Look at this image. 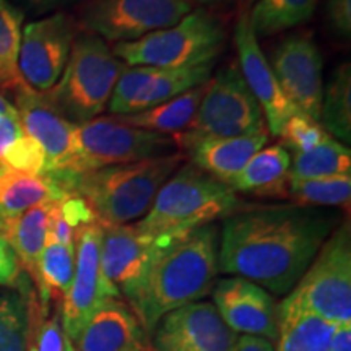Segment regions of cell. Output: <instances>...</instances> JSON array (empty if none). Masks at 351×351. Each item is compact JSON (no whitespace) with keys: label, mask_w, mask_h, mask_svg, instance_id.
<instances>
[{"label":"cell","mask_w":351,"mask_h":351,"mask_svg":"<svg viewBox=\"0 0 351 351\" xmlns=\"http://www.w3.org/2000/svg\"><path fill=\"white\" fill-rule=\"evenodd\" d=\"M337 226V215L306 205L238 208L225 218L218 270L288 295Z\"/></svg>","instance_id":"obj_1"},{"label":"cell","mask_w":351,"mask_h":351,"mask_svg":"<svg viewBox=\"0 0 351 351\" xmlns=\"http://www.w3.org/2000/svg\"><path fill=\"white\" fill-rule=\"evenodd\" d=\"M219 231L215 225L161 243L130 307L145 332L166 314L207 296L218 274Z\"/></svg>","instance_id":"obj_2"},{"label":"cell","mask_w":351,"mask_h":351,"mask_svg":"<svg viewBox=\"0 0 351 351\" xmlns=\"http://www.w3.org/2000/svg\"><path fill=\"white\" fill-rule=\"evenodd\" d=\"M181 152L138 163L72 174H46L65 194L82 197L101 225H127L143 218L161 186L184 163Z\"/></svg>","instance_id":"obj_3"},{"label":"cell","mask_w":351,"mask_h":351,"mask_svg":"<svg viewBox=\"0 0 351 351\" xmlns=\"http://www.w3.org/2000/svg\"><path fill=\"white\" fill-rule=\"evenodd\" d=\"M241 208L236 192L194 165L181 166L161 186L150 210L135 225L155 239H176L213 225Z\"/></svg>","instance_id":"obj_4"},{"label":"cell","mask_w":351,"mask_h":351,"mask_svg":"<svg viewBox=\"0 0 351 351\" xmlns=\"http://www.w3.org/2000/svg\"><path fill=\"white\" fill-rule=\"evenodd\" d=\"M127 67L106 41L80 32L59 82L43 96L64 119L83 124L108 108L114 86Z\"/></svg>","instance_id":"obj_5"},{"label":"cell","mask_w":351,"mask_h":351,"mask_svg":"<svg viewBox=\"0 0 351 351\" xmlns=\"http://www.w3.org/2000/svg\"><path fill=\"white\" fill-rule=\"evenodd\" d=\"M226 41V29L215 13L197 8L169 28L158 29L130 43L114 44L122 62L160 69H182L215 62Z\"/></svg>","instance_id":"obj_6"},{"label":"cell","mask_w":351,"mask_h":351,"mask_svg":"<svg viewBox=\"0 0 351 351\" xmlns=\"http://www.w3.org/2000/svg\"><path fill=\"white\" fill-rule=\"evenodd\" d=\"M288 298L332 326L351 324V234L345 221L332 231Z\"/></svg>","instance_id":"obj_7"},{"label":"cell","mask_w":351,"mask_h":351,"mask_svg":"<svg viewBox=\"0 0 351 351\" xmlns=\"http://www.w3.org/2000/svg\"><path fill=\"white\" fill-rule=\"evenodd\" d=\"M187 0H86L75 16L80 32L106 43H130L181 21Z\"/></svg>","instance_id":"obj_8"},{"label":"cell","mask_w":351,"mask_h":351,"mask_svg":"<svg viewBox=\"0 0 351 351\" xmlns=\"http://www.w3.org/2000/svg\"><path fill=\"white\" fill-rule=\"evenodd\" d=\"M75 138L88 171L138 163L178 150L174 135L138 129L116 116H98L75 125Z\"/></svg>","instance_id":"obj_9"},{"label":"cell","mask_w":351,"mask_h":351,"mask_svg":"<svg viewBox=\"0 0 351 351\" xmlns=\"http://www.w3.org/2000/svg\"><path fill=\"white\" fill-rule=\"evenodd\" d=\"M187 130L213 137H247L267 130L261 104L234 64L226 65L207 82Z\"/></svg>","instance_id":"obj_10"},{"label":"cell","mask_w":351,"mask_h":351,"mask_svg":"<svg viewBox=\"0 0 351 351\" xmlns=\"http://www.w3.org/2000/svg\"><path fill=\"white\" fill-rule=\"evenodd\" d=\"M78 33L75 16L65 12H56L25 25L19 69L21 80L29 90L43 95L59 82Z\"/></svg>","instance_id":"obj_11"},{"label":"cell","mask_w":351,"mask_h":351,"mask_svg":"<svg viewBox=\"0 0 351 351\" xmlns=\"http://www.w3.org/2000/svg\"><path fill=\"white\" fill-rule=\"evenodd\" d=\"M101 223L75 232V274L60 309L65 337L73 343L101 302L106 298H121L101 270Z\"/></svg>","instance_id":"obj_12"},{"label":"cell","mask_w":351,"mask_h":351,"mask_svg":"<svg viewBox=\"0 0 351 351\" xmlns=\"http://www.w3.org/2000/svg\"><path fill=\"white\" fill-rule=\"evenodd\" d=\"M212 70L213 62L182 69L127 67L114 86L108 109L112 116H129L160 106L191 88L207 83Z\"/></svg>","instance_id":"obj_13"},{"label":"cell","mask_w":351,"mask_h":351,"mask_svg":"<svg viewBox=\"0 0 351 351\" xmlns=\"http://www.w3.org/2000/svg\"><path fill=\"white\" fill-rule=\"evenodd\" d=\"M21 127L46 156V174H72L88 171L78 150L75 124L64 119L43 95L20 88L13 93Z\"/></svg>","instance_id":"obj_14"},{"label":"cell","mask_w":351,"mask_h":351,"mask_svg":"<svg viewBox=\"0 0 351 351\" xmlns=\"http://www.w3.org/2000/svg\"><path fill=\"white\" fill-rule=\"evenodd\" d=\"M152 332L153 351H234L239 339L207 301L171 311Z\"/></svg>","instance_id":"obj_15"},{"label":"cell","mask_w":351,"mask_h":351,"mask_svg":"<svg viewBox=\"0 0 351 351\" xmlns=\"http://www.w3.org/2000/svg\"><path fill=\"white\" fill-rule=\"evenodd\" d=\"M270 67L296 111L319 122L324 95L322 56L314 39L306 34L285 38L271 54Z\"/></svg>","instance_id":"obj_16"},{"label":"cell","mask_w":351,"mask_h":351,"mask_svg":"<svg viewBox=\"0 0 351 351\" xmlns=\"http://www.w3.org/2000/svg\"><path fill=\"white\" fill-rule=\"evenodd\" d=\"M101 226V270L104 278L132 307L137 300L145 271L163 239L152 238L138 230L135 223Z\"/></svg>","instance_id":"obj_17"},{"label":"cell","mask_w":351,"mask_h":351,"mask_svg":"<svg viewBox=\"0 0 351 351\" xmlns=\"http://www.w3.org/2000/svg\"><path fill=\"white\" fill-rule=\"evenodd\" d=\"M213 306L238 335L261 337L275 343L280 330V304L267 289L241 276L223 278L213 288Z\"/></svg>","instance_id":"obj_18"},{"label":"cell","mask_w":351,"mask_h":351,"mask_svg":"<svg viewBox=\"0 0 351 351\" xmlns=\"http://www.w3.org/2000/svg\"><path fill=\"white\" fill-rule=\"evenodd\" d=\"M234 46L238 51L241 75L252 91L254 98L261 104L267 130L278 137L285 122L298 111L283 95L270 62L263 56L261 44L252 29L249 10L241 12L236 21Z\"/></svg>","instance_id":"obj_19"},{"label":"cell","mask_w":351,"mask_h":351,"mask_svg":"<svg viewBox=\"0 0 351 351\" xmlns=\"http://www.w3.org/2000/svg\"><path fill=\"white\" fill-rule=\"evenodd\" d=\"M178 150L191 165L230 186L247 161L261 152L269 140V130L247 137H213L184 130L174 135Z\"/></svg>","instance_id":"obj_20"},{"label":"cell","mask_w":351,"mask_h":351,"mask_svg":"<svg viewBox=\"0 0 351 351\" xmlns=\"http://www.w3.org/2000/svg\"><path fill=\"white\" fill-rule=\"evenodd\" d=\"M137 315L119 298H106L75 343L80 351H148Z\"/></svg>","instance_id":"obj_21"},{"label":"cell","mask_w":351,"mask_h":351,"mask_svg":"<svg viewBox=\"0 0 351 351\" xmlns=\"http://www.w3.org/2000/svg\"><path fill=\"white\" fill-rule=\"evenodd\" d=\"M291 155L282 145L257 152L230 182L234 192L261 197H287Z\"/></svg>","instance_id":"obj_22"},{"label":"cell","mask_w":351,"mask_h":351,"mask_svg":"<svg viewBox=\"0 0 351 351\" xmlns=\"http://www.w3.org/2000/svg\"><path fill=\"white\" fill-rule=\"evenodd\" d=\"M333 328L335 326L287 296L280 304V330L275 351H328Z\"/></svg>","instance_id":"obj_23"},{"label":"cell","mask_w":351,"mask_h":351,"mask_svg":"<svg viewBox=\"0 0 351 351\" xmlns=\"http://www.w3.org/2000/svg\"><path fill=\"white\" fill-rule=\"evenodd\" d=\"M67 195L46 174H26L0 168V215L15 217L36 207L57 202Z\"/></svg>","instance_id":"obj_24"},{"label":"cell","mask_w":351,"mask_h":351,"mask_svg":"<svg viewBox=\"0 0 351 351\" xmlns=\"http://www.w3.org/2000/svg\"><path fill=\"white\" fill-rule=\"evenodd\" d=\"M205 85L191 88L186 93L176 96L166 103L147 111L129 114V116H116L125 124L138 127L143 130L158 132V134H181L189 129L194 121L197 109L200 106L202 96L205 93Z\"/></svg>","instance_id":"obj_25"},{"label":"cell","mask_w":351,"mask_h":351,"mask_svg":"<svg viewBox=\"0 0 351 351\" xmlns=\"http://www.w3.org/2000/svg\"><path fill=\"white\" fill-rule=\"evenodd\" d=\"M75 274V245L59 243L47 236L38 263L36 285L43 309H47L51 300L62 302Z\"/></svg>","instance_id":"obj_26"},{"label":"cell","mask_w":351,"mask_h":351,"mask_svg":"<svg viewBox=\"0 0 351 351\" xmlns=\"http://www.w3.org/2000/svg\"><path fill=\"white\" fill-rule=\"evenodd\" d=\"M319 0H256L249 12L258 38L274 36L313 19Z\"/></svg>","instance_id":"obj_27"},{"label":"cell","mask_w":351,"mask_h":351,"mask_svg":"<svg viewBox=\"0 0 351 351\" xmlns=\"http://www.w3.org/2000/svg\"><path fill=\"white\" fill-rule=\"evenodd\" d=\"M322 129L340 143L351 142V67L341 64L333 72L320 106Z\"/></svg>","instance_id":"obj_28"},{"label":"cell","mask_w":351,"mask_h":351,"mask_svg":"<svg viewBox=\"0 0 351 351\" xmlns=\"http://www.w3.org/2000/svg\"><path fill=\"white\" fill-rule=\"evenodd\" d=\"M25 15L8 0H0V91L16 93L26 86L19 69Z\"/></svg>","instance_id":"obj_29"},{"label":"cell","mask_w":351,"mask_h":351,"mask_svg":"<svg viewBox=\"0 0 351 351\" xmlns=\"http://www.w3.org/2000/svg\"><path fill=\"white\" fill-rule=\"evenodd\" d=\"M351 173L350 148L327 135L313 150L293 153L289 174L298 179L328 178Z\"/></svg>","instance_id":"obj_30"},{"label":"cell","mask_w":351,"mask_h":351,"mask_svg":"<svg viewBox=\"0 0 351 351\" xmlns=\"http://www.w3.org/2000/svg\"><path fill=\"white\" fill-rule=\"evenodd\" d=\"M28 295L0 287V351H28L32 330Z\"/></svg>","instance_id":"obj_31"},{"label":"cell","mask_w":351,"mask_h":351,"mask_svg":"<svg viewBox=\"0 0 351 351\" xmlns=\"http://www.w3.org/2000/svg\"><path fill=\"white\" fill-rule=\"evenodd\" d=\"M287 197L306 207H348L351 199V176L298 179L288 176Z\"/></svg>","instance_id":"obj_32"},{"label":"cell","mask_w":351,"mask_h":351,"mask_svg":"<svg viewBox=\"0 0 351 351\" xmlns=\"http://www.w3.org/2000/svg\"><path fill=\"white\" fill-rule=\"evenodd\" d=\"M327 135L328 134L317 121L311 119L306 114L295 112L285 122L278 137H282V147L287 148L288 152L304 153L317 147Z\"/></svg>","instance_id":"obj_33"},{"label":"cell","mask_w":351,"mask_h":351,"mask_svg":"<svg viewBox=\"0 0 351 351\" xmlns=\"http://www.w3.org/2000/svg\"><path fill=\"white\" fill-rule=\"evenodd\" d=\"M2 168L43 176L46 174V156H44L41 147L25 132L23 137L13 145L3 158Z\"/></svg>","instance_id":"obj_34"},{"label":"cell","mask_w":351,"mask_h":351,"mask_svg":"<svg viewBox=\"0 0 351 351\" xmlns=\"http://www.w3.org/2000/svg\"><path fill=\"white\" fill-rule=\"evenodd\" d=\"M57 210H59L60 217H62L67 225L72 228L73 231L80 230L83 226L93 225V223H99L93 210L86 204L82 197L67 194L64 199L56 202Z\"/></svg>","instance_id":"obj_35"},{"label":"cell","mask_w":351,"mask_h":351,"mask_svg":"<svg viewBox=\"0 0 351 351\" xmlns=\"http://www.w3.org/2000/svg\"><path fill=\"white\" fill-rule=\"evenodd\" d=\"M65 343H67V337H65L62 320H60V314H56L39 328L38 346L34 348L36 351H65Z\"/></svg>","instance_id":"obj_36"},{"label":"cell","mask_w":351,"mask_h":351,"mask_svg":"<svg viewBox=\"0 0 351 351\" xmlns=\"http://www.w3.org/2000/svg\"><path fill=\"white\" fill-rule=\"evenodd\" d=\"M21 278V267L15 252L0 234V287H15Z\"/></svg>","instance_id":"obj_37"},{"label":"cell","mask_w":351,"mask_h":351,"mask_svg":"<svg viewBox=\"0 0 351 351\" xmlns=\"http://www.w3.org/2000/svg\"><path fill=\"white\" fill-rule=\"evenodd\" d=\"M25 135L23 127L19 119V112L0 116V168L8 150Z\"/></svg>","instance_id":"obj_38"},{"label":"cell","mask_w":351,"mask_h":351,"mask_svg":"<svg viewBox=\"0 0 351 351\" xmlns=\"http://www.w3.org/2000/svg\"><path fill=\"white\" fill-rule=\"evenodd\" d=\"M327 16L340 36L351 34V0H327Z\"/></svg>","instance_id":"obj_39"},{"label":"cell","mask_w":351,"mask_h":351,"mask_svg":"<svg viewBox=\"0 0 351 351\" xmlns=\"http://www.w3.org/2000/svg\"><path fill=\"white\" fill-rule=\"evenodd\" d=\"M328 351H351V324H340L333 328Z\"/></svg>","instance_id":"obj_40"},{"label":"cell","mask_w":351,"mask_h":351,"mask_svg":"<svg viewBox=\"0 0 351 351\" xmlns=\"http://www.w3.org/2000/svg\"><path fill=\"white\" fill-rule=\"evenodd\" d=\"M234 351H275V343L261 337L239 335Z\"/></svg>","instance_id":"obj_41"},{"label":"cell","mask_w":351,"mask_h":351,"mask_svg":"<svg viewBox=\"0 0 351 351\" xmlns=\"http://www.w3.org/2000/svg\"><path fill=\"white\" fill-rule=\"evenodd\" d=\"M19 2L26 10H32L34 13H44L62 5H67V3L73 2V0H19Z\"/></svg>","instance_id":"obj_42"},{"label":"cell","mask_w":351,"mask_h":351,"mask_svg":"<svg viewBox=\"0 0 351 351\" xmlns=\"http://www.w3.org/2000/svg\"><path fill=\"white\" fill-rule=\"evenodd\" d=\"M7 114H16V109L5 96L0 93V116H7Z\"/></svg>","instance_id":"obj_43"},{"label":"cell","mask_w":351,"mask_h":351,"mask_svg":"<svg viewBox=\"0 0 351 351\" xmlns=\"http://www.w3.org/2000/svg\"><path fill=\"white\" fill-rule=\"evenodd\" d=\"M191 5H194V3H199V5H221V3H228L231 2V0H187Z\"/></svg>","instance_id":"obj_44"},{"label":"cell","mask_w":351,"mask_h":351,"mask_svg":"<svg viewBox=\"0 0 351 351\" xmlns=\"http://www.w3.org/2000/svg\"><path fill=\"white\" fill-rule=\"evenodd\" d=\"M241 2H243V10H247L249 7L254 5V2H256V0H241Z\"/></svg>","instance_id":"obj_45"},{"label":"cell","mask_w":351,"mask_h":351,"mask_svg":"<svg viewBox=\"0 0 351 351\" xmlns=\"http://www.w3.org/2000/svg\"><path fill=\"white\" fill-rule=\"evenodd\" d=\"M65 351H77L75 348H73L72 341H70L69 339H67V343H65Z\"/></svg>","instance_id":"obj_46"},{"label":"cell","mask_w":351,"mask_h":351,"mask_svg":"<svg viewBox=\"0 0 351 351\" xmlns=\"http://www.w3.org/2000/svg\"><path fill=\"white\" fill-rule=\"evenodd\" d=\"M28 351H36V348H34V346H32V348H28Z\"/></svg>","instance_id":"obj_47"}]
</instances>
